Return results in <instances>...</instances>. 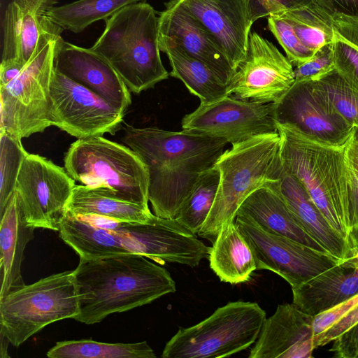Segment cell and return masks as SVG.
Here are the masks:
<instances>
[{
  "label": "cell",
  "instance_id": "cell-44",
  "mask_svg": "<svg viewBox=\"0 0 358 358\" xmlns=\"http://www.w3.org/2000/svg\"><path fill=\"white\" fill-rule=\"evenodd\" d=\"M335 12L358 17V0H327Z\"/></svg>",
  "mask_w": 358,
  "mask_h": 358
},
{
  "label": "cell",
  "instance_id": "cell-14",
  "mask_svg": "<svg viewBox=\"0 0 358 358\" xmlns=\"http://www.w3.org/2000/svg\"><path fill=\"white\" fill-rule=\"evenodd\" d=\"M181 125L183 130L222 138L231 145L278 131L273 103L245 101L231 95L200 103L183 117Z\"/></svg>",
  "mask_w": 358,
  "mask_h": 358
},
{
  "label": "cell",
  "instance_id": "cell-23",
  "mask_svg": "<svg viewBox=\"0 0 358 358\" xmlns=\"http://www.w3.org/2000/svg\"><path fill=\"white\" fill-rule=\"evenodd\" d=\"M278 179L253 191L241 205L236 216L252 221L268 233L327 252L294 218L280 194Z\"/></svg>",
  "mask_w": 358,
  "mask_h": 358
},
{
  "label": "cell",
  "instance_id": "cell-29",
  "mask_svg": "<svg viewBox=\"0 0 358 358\" xmlns=\"http://www.w3.org/2000/svg\"><path fill=\"white\" fill-rule=\"evenodd\" d=\"M334 13L327 0H315L306 6L275 14L287 20L302 43L315 52L335 41Z\"/></svg>",
  "mask_w": 358,
  "mask_h": 358
},
{
  "label": "cell",
  "instance_id": "cell-48",
  "mask_svg": "<svg viewBox=\"0 0 358 358\" xmlns=\"http://www.w3.org/2000/svg\"><path fill=\"white\" fill-rule=\"evenodd\" d=\"M0 335H1V345H0L1 355H0V357L1 358L10 357V356L8 355V352H7L8 344L10 342L8 340V338L4 336V334L1 331H0Z\"/></svg>",
  "mask_w": 358,
  "mask_h": 358
},
{
  "label": "cell",
  "instance_id": "cell-13",
  "mask_svg": "<svg viewBox=\"0 0 358 358\" xmlns=\"http://www.w3.org/2000/svg\"><path fill=\"white\" fill-rule=\"evenodd\" d=\"M50 95L52 126L77 138L115 134L123 122L124 113L55 68Z\"/></svg>",
  "mask_w": 358,
  "mask_h": 358
},
{
  "label": "cell",
  "instance_id": "cell-40",
  "mask_svg": "<svg viewBox=\"0 0 358 358\" xmlns=\"http://www.w3.org/2000/svg\"><path fill=\"white\" fill-rule=\"evenodd\" d=\"M331 351L339 358H358V322L335 338Z\"/></svg>",
  "mask_w": 358,
  "mask_h": 358
},
{
  "label": "cell",
  "instance_id": "cell-24",
  "mask_svg": "<svg viewBox=\"0 0 358 358\" xmlns=\"http://www.w3.org/2000/svg\"><path fill=\"white\" fill-rule=\"evenodd\" d=\"M277 185L294 218L327 252L342 260L356 255L347 241L330 226L304 188L282 163Z\"/></svg>",
  "mask_w": 358,
  "mask_h": 358
},
{
  "label": "cell",
  "instance_id": "cell-47",
  "mask_svg": "<svg viewBox=\"0 0 358 358\" xmlns=\"http://www.w3.org/2000/svg\"><path fill=\"white\" fill-rule=\"evenodd\" d=\"M348 157H349V160L350 162L352 171L354 175L355 182H356L357 189V199H358V162L355 159H354L353 157L350 156L349 154H348ZM355 243L358 242V224H357V229L355 232Z\"/></svg>",
  "mask_w": 358,
  "mask_h": 358
},
{
  "label": "cell",
  "instance_id": "cell-1",
  "mask_svg": "<svg viewBox=\"0 0 358 358\" xmlns=\"http://www.w3.org/2000/svg\"><path fill=\"white\" fill-rule=\"evenodd\" d=\"M122 141L149 172L148 199L156 216L175 220L199 176L212 168L229 143L224 138L126 124Z\"/></svg>",
  "mask_w": 358,
  "mask_h": 358
},
{
  "label": "cell",
  "instance_id": "cell-30",
  "mask_svg": "<svg viewBox=\"0 0 358 358\" xmlns=\"http://www.w3.org/2000/svg\"><path fill=\"white\" fill-rule=\"evenodd\" d=\"M146 0H77L55 6L45 15L64 30L78 34L92 23L112 16L120 8Z\"/></svg>",
  "mask_w": 358,
  "mask_h": 358
},
{
  "label": "cell",
  "instance_id": "cell-18",
  "mask_svg": "<svg viewBox=\"0 0 358 358\" xmlns=\"http://www.w3.org/2000/svg\"><path fill=\"white\" fill-rule=\"evenodd\" d=\"M54 68L124 113L131 103L130 91L119 74L90 48L72 44L59 36L55 41Z\"/></svg>",
  "mask_w": 358,
  "mask_h": 358
},
{
  "label": "cell",
  "instance_id": "cell-32",
  "mask_svg": "<svg viewBox=\"0 0 358 358\" xmlns=\"http://www.w3.org/2000/svg\"><path fill=\"white\" fill-rule=\"evenodd\" d=\"M220 173L214 166L198 178L175 220L193 234H197L213 205Z\"/></svg>",
  "mask_w": 358,
  "mask_h": 358
},
{
  "label": "cell",
  "instance_id": "cell-10",
  "mask_svg": "<svg viewBox=\"0 0 358 358\" xmlns=\"http://www.w3.org/2000/svg\"><path fill=\"white\" fill-rule=\"evenodd\" d=\"M58 36L45 38L20 73L0 86V130L22 140L52 126L50 91Z\"/></svg>",
  "mask_w": 358,
  "mask_h": 358
},
{
  "label": "cell",
  "instance_id": "cell-37",
  "mask_svg": "<svg viewBox=\"0 0 358 358\" xmlns=\"http://www.w3.org/2000/svg\"><path fill=\"white\" fill-rule=\"evenodd\" d=\"M334 50L336 70L358 92V50L336 34Z\"/></svg>",
  "mask_w": 358,
  "mask_h": 358
},
{
  "label": "cell",
  "instance_id": "cell-27",
  "mask_svg": "<svg viewBox=\"0 0 358 358\" xmlns=\"http://www.w3.org/2000/svg\"><path fill=\"white\" fill-rule=\"evenodd\" d=\"M159 45L169 60L172 69L169 75L180 80L189 92L200 99L201 103H210L229 96L227 85L205 63L176 45Z\"/></svg>",
  "mask_w": 358,
  "mask_h": 358
},
{
  "label": "cell",
  "instance_id": "cell-42",
  "mask_svg": "<svg viewBox=\"0 0 358 358\" xmlns=\"http://www.w3.org/2000/svg\"><path fill=\"white\" fill-rule=\"evenodd\" d=\"M336 34L358 50V17L340 15L335 22Z\"/></svg>",
  "mask_w": 358,
  "mask_h": 358
},
{
  "label": "cell",
  "instance_id": "cell-3",
  "mask_svg": "<svg viewBox=\"0 0 358 358\" xmlns=\"http://www.w3.org/2000/svg\"><path fill=\"white\" fill-rule=\"evenodd\" d=\"M277 129L282 165L357 255L354 235L358 224V199L348 154L350 141L336 145L291 125L277 123Z\"/></svg>",
  "mask_w": 358,
  "mask_h": 358
},
{
  "label": "cell",
  "instance_id": "cell-11",
  "mask_svg": "<svg viewBox=\"0 0 358 358\" xmlns=\"http://www.w3.org/2000/svg\"><path fill=\"white\" fill-rule=\"evenodd\" d=\"M75 180L62 168L42 156L27 154L22 161L15 189L27 223L59 231Z\"/></svg>",
  "mask_w": 358,
  "mask_h": 358
},
{
  "label": "cell",
  "instance_id": "cell-41",
  "mask_svg": "<svg viewBox=\"0 0 358 358\" xmlns=\"http://www.w3.org/2000/svg\"><path fill=\"white\" fill-rule=\"evenodd\" d=\"M358 322V304L323 334L314 339V347L323 346L332 342L356 322Z\"/></svg>",
  "mask_w": 358,
  "mask_h": 358
},
{
  "label": "cell",
  "instance_id": "cell-21",
  "mask_svg": "<svg viewBox=\"0 0 358 358\" xmlns=\"http://www.w3.org/2000/svg\"><path fill=\"white\" fill-rule=\"evenodd\" d=\"M293 303L315 316L358 294V254L292 287Z\"/></svg>",
  "mask_w": 358,
  "mask_h": 358
},
{
  "label": "cell",
  "instance_id": "cell-8",
  "mask_svg": "<svg viewBox=\"0 0 358 358\" xmlns=\"http://www.w3.org/2000/svg\"><path fill=\"white\" fill-rule=\"evenodd\" d=\"M265 320V310L255 302H229L199 323L180 328L166 344L162 357H230L257 341Z\"/></svg>",
  "mask_w": 358,
  "mask_h": 358
},
{
  "label": "cell",
  "instance_id": "cell-7",
  "mask_svg": "<svg viewBox=\"0 0 358 358\" xmlns=\"http://www.w3.org/2000/svg\"><path fill=\"white\" fill-rule=\"evenodd\" d=\"M68 175L109 196L148 208L149 172L130 148L103 136L78 138L64 157Z\"/></svg>",
  "mask_w": 358,
  "mask_h": 358
},
{
  "label": "cell",
  "instance_id": "cell-6",
  "mask_svg": "<svg viewBox=\"0 0 358 358\" xmlns=\"http://www.w3.org/2000/svg\"><path fill=\"white\" fill-rule=\"evenodd\" d=\"M278 131L253 136L232 145L214 164L220 173L213 205L199 237L214 243L225 222L234 221L237 211L255 189L276 180L282 166Z\"/></svg>",
  "mask_w": 358,
  "mask_h": 358
},
{
  "label": "cell",
  "instance_id": "cell-9",
  "mask_svg": "<svg viewBox=\"0 0 358 358\" xmlns=\"http://www.w3.org/2000/svg\"><path fill=\"white\" fill-rule=\"evenodd\" d=\"M74 271L24 285L0 300V331L18 347L43 328L79 313Z\"/></svg>",
  "mask_w": 358,
  "mask_h": 358
},
{
  "label": "cell",
  "instance_id": "cell-12",
  "mask_svg": "<svg viewBox=\"0 0 358 358\" xmlns=\"http://www.w3.org/2000/svg\"><path fill=\"white\" fill-rule=\"evenodd\" d=\"M235 224L252 252L257 269L275 273L292 287L302 285L342 261L327 252L268 233L245 217L236 216Z\"/></svg>",
  "mask_w": 358,
  "mask_h": 358
},
{
  "label": "cell",
  "instance_id": "cell-4",
  "mask_svg": "<svg viewBox=\"0 0 358 358\" xmlns=\"http://www.w3.org/2000/svg\"><path fill=\"white\" fill-rule=\"evenodd\" d=\"M140 254L80 257L74 271L78 293L76 321L93 324L107 316L150 303L176 291L169 272Z\"/></svg>",
  "mask_w": 358,
  "mask_h": 358
},
{
  "label": "cell",
  "instance_id": "cell-38",
  "mask_svg": "<svg viewBox=\"0 0 358 358\" xmlns=\"http://www.w3.org/2000/svg\"><path fill=\"white\" fill-rule=\"evenodd\" d=\"M315 0H250L252 21L283 11L298 9Z\"/></svg>",
  "mask_w": 358,
  "mask_h": 358
},
{
  "label": "cell",
  "instance_id": "cell-35",
  "mask_svg": "<svg viewBox=\"0 0 358 358\" xmlns=\"http://www.w3.org/2000/svg\"><path fill=\"white\" fill-rule=\"evenodd\" d=\"M268 27L284 49L293 66L310 59L315 52L307 48L298 38L292 24L278 14L267 17Z\"/></svg>",
  "mask_w": 358,
  "mask_h": 358
},
{
  "label": "cell",
  "instance_id": "cell-5",
  "mask_svg": "<svg viewBox=\"0 0 358 358\" xmlns=\"http://www.w3.org/2000/svg\"><path fill=\"white\" fill-rule=\"evenodd\" d=\"M104 21L90 49L112 66L130 92L140 94L168 78L160 56L158 16L150 4L127 5Z\"/></svg>",
  "mask_w": 358,
  "mask_h": 358
},
{
  "label": "cell",
  "instance_id": "cell-31",
  "mask_svg": "<svg viewBox=\"0 0 358 358\" xmlns=\"http://www.w3.org/2000/svg\"><path fill=\"white\" fill-rule=\"evenodd\" d=\"M50 358H155L146 341L108 343L92 339L57 342L47 352Z\"/></svg>",
  "mask_w": 358,
  "mask_h": 358
},
{
  "label": "cell",
  "instance_id": "cell-36",
  "mask_svg": "<svg viewBox=\"0 0 358 358\" xmlns=\"http://www.w3.org/2000/svg\"><path fill=\"white\" fill-rule=\"evenodd\" d=\"M336 69L334 43L317 50L313 57L294 69L295 81L317 80Z\"/></svg>",
  "mask_w": 358,
  "mask_h": 358
},
{
  "label": "cell",
  "instance_id": "cell-16",
  "mask_svg": "<svg viewBox=\"0 0 358 358\" xmlns=\"http://www.w3.org/2000/svg\"><path fill=\"white\" fill-rule=\"evenodd\" d=\"M273 103L277 123L293 126L333 145L347 143L355 128L335 112L310 81H294L289 90Z\"/></svg>",
  "mask_w": 358,
  "mask_h": 358
},
{
  "label": "cell",
  "instance_id": "cell-26",
  "mask_svg": "<svg viewBox=\"0 0 358 358\" xmlns=\"http://www.w3.org/2000/svg\"><path fill=\"white\" fill-rule=\"evenodd\" d=\"M208 257L210 268L222 282L233 285L247 282L257 270L252 252L234 221L223 224Z\"/></svg>",
  "mask_w": 358,
  "mask_h": 358
},
{
  "label": "cell",
  "instance_id": "cell-28",
  "mask_svg": "<svg viewBox=\"0 0 358 358\" xmlns=\"http://www.w3.org/2000/svg\"><path fill=\"white\" fill-rule=\"evenodd\" d=\"M66 213L75 216L97 215L122 222H147L155 217L149 208L120 200L99 187L76 185Z\"/></svg>",
  "mask_w": 358,
  "mask_h": 358
},
{
  "label": "cell",
  "instance_id": "cell-43",
  "mask_svg": "<svg viewBox=\"0 0 358 358\" xmlns=\"http://www.w3.org/2000/svg\"><path fill=\"white\" fill-rule=\"evenodd\" d=\"M24 66L13 61L1 62L0 66V86L7 84L15 78Z\"/></svg>",
  "mask_w": 358,
  "mask_h": 358
},
{
  "label": "cell",
  "instance_id": "cell-19",
  "mask_svg": "<svg viewBox=\"0 0 358 358\" xmlns=\"http://www.w3.org/2000/svg\"><path fill=\"white\" fill-rule=\"evenodd\" d=\"M158 13L159 43L173 44L208 65L228 86L235 71L210 34L179 3L170 0Z\"/></svg>",
  "mask_w": 358,
  "mask_h": 358
},
{
  "label": "cell",
  "instance_id": "cell-20",
  "mask_svg": "<svg viewBox=\"0 0 358 358\" xmlns=\"http://www.w3.org/2000/svg\"><path fill=\"white\" fill-rule=\"evenodd\" d=\"M313 316L293 303L278 305L266 318L250 358H310L314 350Z\"/></svg>",
  "mask_w": 358,
  "mask_h": 358
},
{
  "label": "cell",
  "instance_id": "cell-17",
  "mask_svg": "<svg viewBox=\"0 0 358 358\" xmlns=\"http://www.w3.org/2000/svg\"><path fill=\"white\" fill-rule=\"evenodd\" d=\"M210 34L234 70L245 58L252 21L250 0H178Z\"/></svg>",
  "mask_w": 358,
  "mask_h": 358
},
{
  "label": "cell",
  "instance_id": "cell-39",
  "mask_svg": "<svg viewBox=\"0 0 358 358\" xmlns=\"http://www.w3.org/2000/svg\"><path fill=\"white\" fill-rule=\"evenodd\" d=\"M357 304L358 294L332 308L313 316L314 339L336 323Z\"/></svg>",
  "mask_w": 358,
  "mask_h": 358
},
{
  "label": "cell",
  "instance_id": "cell-45",
  "mask_svg": "<svg viewBox=\"0 0 358 358\" xmlns=\"http://www.w3.org/2000/svg\"><path fill=\"white\" fill-rule=\"evenodd\" d=\"M34 12L45 15L52 8L56 6L59 0H20Z\"/></svg>",
  "mask_w": 358,
  "mask_h": 358
},
{
  "label": "cell",
  "instance_id": "cell-15",
  "mask_svg": "<svg viewBox=\"0 0 358 358\" xmlns=\"http://www.w3.org/2000/svg\"><path fill=\"white\" fill-rule=\"evenodd\" d=\"M295 81L294 69L277 47L250 32L247 54L227 86L239 99L268 103L279 100Z\"/></svg>",
  "mask_w": 358,
  "mask_h": 358
},
{
  "label": "cell",
  "instance_id": "cell-46",
  "mask_svg": "<svg viewBox=\"0 0 358 358\" xmlns=\"http://www.w3.org/2000/svg\"><path fill=\"white\" fill-rule=\"evenodd\" d=\"M348 154L358 162V127L355 128L348 143Z\"/></svg>",
  "mask_w": 358,
  "mask_h": 358
},
{
  "label": "cell",
  "instance_id": "cell-25",
  "mask_svg": "<svg viewBox=\"0 0 358 358\" xmlns=\"http://www.w3.org/2000/svg\"><path fill=\"white\" fill-rule=\"evenodd\" d=\"M0 300L25 285L21 265L27 244L34 238V227L24 218L15 190L0 215Z\"/></svg>",
  "mask_w": 358,
  "mask_h": 358
},
{
  "label": "cell",
  "instance_id": "cell-22",
  "mask_svg": "<svg viewBox=\"0 0 358 358\" xmlns=\"http://www.w3.org/2000/svg\"><path fill=\"white\" fill-rule=\"evenodd\" d=\"M1 62L13 61L24 66L41 42L50 36H59L63 29L45 15L27 8L20 0L10 1L3 22Z\"/></svg>",
  "mask_w": 358,
  "mask_h": 358
},
{
  "label": "cell",
  "instance_id": "cell-2",
  "mask_svg": "<svg viewBox=\"0 0 358 358\" xmlns=\"http://www.w3.org/2000/svg\"><path fill=\"white\" fill-rule=\"evenodd\" d=\"M59 232L64 243L85 259L134 253L161 264L195 267L206 252V245L175 220L157 216L147 222H132L66 213Z\"/></svg>",
  "mask_w": 358,
  "mask_h": 358
},
{
  "label": "cell",
  "instance_id": "cell-33",
  "mask_svg": "<svg viewBox=\"0 0 358 358\" xmlns=\"http://www.w3.org/2000/svg\"><path fill=\"white\" fill-rule=\"evenodd\" d=\"M310 82L335 112L351 125L358 127V92L336 69L322 78Z\"/></svg>",
  "mask_w": 358,
  "mask_h": 358
},
{
  "label": "cell",
  "instance_id": "cell-34",
  "mask_svg": "<svg viewBox=\"0 0 358 358\" xmlns=\"http://www.w3.org/2000/svg\"><path fill=\"white\" fill-rule=\"evenodd\" d=\"M0 215L15 189L17 178L23 159L28 152L21 139L0 130Z\"/></svg>",
  "mask_w": 358,
  "mask_h": 358
}]
</instances>
